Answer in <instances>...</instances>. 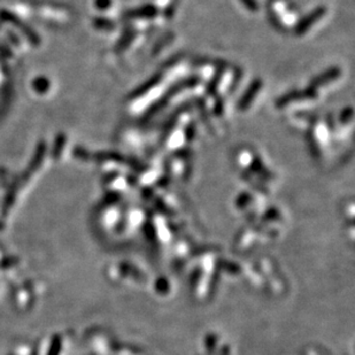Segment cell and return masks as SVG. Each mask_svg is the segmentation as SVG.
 I'll list each match as a JSON object with an SVG mask.
<instances>
[{
    "mask_svg": "<svg viewBox=\"0 0 355 355\" xmlns=\"http://www.w3.org/2000/svg\"><path fill=\"white\" fill-rule=\"evenodd\" d=\"M73 154L76 159L83 160V161L90 159V153L88 152V150H85L84 147H82V146H76L75 149L73 150Z\"/></svg>",
    "mask_w": 355,
    "mask_h": 355,
    "instance_id": "cell-8",
    "label": "cell"
},
{
    "mask_svg": "<svg viewBox=\"0 0 355 355\" xmlns=\"http://www.w3.org/2000/svg\"><path fill=\"white\" fill-rule=\"evenodd\" d=\"M0 27H2V23H0Z\"/></svg>",
    "mask_w": 355,
    "mask_h": 355,
    "instance_id": "cell-13",
    "label": "cell"
},
{
    "mask_svg": "<svg viewBox=\"0 0 355 355\" xmlns=\"http://www.w3.org/2000/svg\"><path fill=\"white\" fill-rule=\"evenodd\" d=\"M245 5H247L251 7V10H257V4H255V0H241Z\"/></svg>",
    "mask_w": 355,
    "mask_h": 355,
    "instance_id": "cell-12",
    "label": "cell"
},
{
    "mask_svg": "<svg viewBox=\"0 0 355 355\" xmlns=\"http://www.w3.org/2000/svg\"><path fill=\"white\" fill-rule=\"evenodd\" d=\"M67 143V136L66 133L60 132L55 137V139L53 141V146H52L51 150V158L54 160V161H58V160L61 159L64 146H66Z\"/></svg>",
    "mask_w": 355,
    "mask_h": 355,
    "instance_id": "cell-3",
    "label": "cell"
},
{
    "mask_svg": "<svg viewBox=\"0 0 355 355\" xmlns=\"http://www.w3.org/2000/svg\"><path fill=\"white\" fill-rule=\"evenodd\" d=\"M12 50L8 47L6 44H4V43H0V55H2L3 58L8 59L12 58Z\"/></svg>",
    "mask_w": 355,
    "mask_h": 355,
    "instance_id": "cell-11",
    "label": "cell"
},
{
    "mask_svg": "<svg viewBox=\"0 0 355 355\" xmlns=\"http://www.w3.org/2000/svg\"><path fill=\"white\" fill-rule=\"evenodd\" d=\"M32 88L40 94H45L51 88L50 80L45 76H38L32 81Z\"/></svg>",
    "mask_w": 355,
    "mask_h": 355,
    "instance_id": "cell-4",
    "label": "cell"
},
{
    "mask_svg": "<svg viewBox=\"0 0 355 355\" xmlns=\"http://www.w3.org/2000/svg\"><path fill=\"white\" fill-rule=\"evenodd\" d=\"M46 150H47V145L45 140H41L38 143L36 146V150H34V153L32 155L31 160H30L29 162V167L28 169L25 170L22 176H21V182H25L27 180H29V177L31 176L34 171L40 169V167L42 166L43 161H44L45 155H46Z\"/></svg>",
    "mask_w": 355,
    "mask_h": 355,
    "instance_id": "cell-2",
    "label": "cell"
},
{
    "mask_svg": "<svg viewBox=\"0 0 355 355\" xmlns=\"http://www.w3.org/2000/svg\"><path fill=\"white\" fill-rule=\"evenodd\" d=\"M93 25L100 30H112L114 28V23L111 20L103 19V17H96L93 20Z\"/></svg>",
    "mask_w": 355,
    "mask_h": 355,
    "instance_id": "cell-5",
    "label": "cell"
},
{
    "mask_svg": "<svg viewBox=\"0 0 355 355\" xmlns=\"http://www.w3.org/2000/svg\"><path fill=\"white\" fill-rule=\"evenodd\" d=\"M112 5V0H94V6L97 7V10L105 11L110 8Z\"/></svg>",
    "mask_w": 355,
    "mask_h": 355,
    "instance_id": "cell-9",
    "label": "cell"
},
{
    "mask_svg": "<svg viewBox=\"0 0 355 355\" xmlns=\"http://www.w3.org/2000/svg\"><path fill=\"white\" fill-rule=\"evenodd\" d=\"M322 14H323V10H322V8H318V10L314 11V12H313V14H311L310 16H307V17H308V19H306V20L304 21V23L301 24V27H299V30H300V31H304L305 28L308 27V25H309L310 23H313L315 20H317V17H320Z\"/></svg>",
    "mask_w": 355,
    "mask_h": 355,
    "instance_id": "cell-6",
    "label": "cell"
},
{
    "mask_svg": "<svg viewBox=\"0 0 355 355\" xmlns=\"http://www.w3.org/2000/svg\"><path fill=\"white\" fill-rule=\"evenodd\" d=\"M94 159L97 160V161H106V160H115V161H119L121 160L120 154L116 153H112V152H100L94 154Z\"/></svg>",
    "mask_w": 355,
    "mask_h": 355,
    "instance_id": "cell-7",
    "label": "cell"
},
{
    "mask_svg": "<svg viewBox=\"0 0 355 355\" xmlns=\"http://www.w3.org/2000/svg\"><path fill=\"white\" fill-rule=\"evenodd\" d=\"M0 20L4 21V22L15 25L24 34L25 38H27L28 42L32 46H38L41 44V38L38 36V33L31 27H29L27 23L21 21L15 14H13L12 12L7 10H0Z\"/></svg>",
    "mask_w": 355,
    "mask_h": 355,
    "instance_id": "cell-1",
    "label": "cell"
},
{
    "mask_svg": "<svg viewBox=\"0 0 355 355\" xmlns=\"http://www.w3.org/2000/svg\"><path fill=\"white\" fill-rule=\"evenodd\" d=\"M6 37H7V40L11 42V44H13L14 46L19 47L21 45L20 40H19V38H17V36L14 32L11 31V30H7V31H6Z\"/></svg>",
    "mask_w": 355,
    "mask_h": 355,
    "instance_id": "cell-10",
    "label": "cell"
}]
</instances>
